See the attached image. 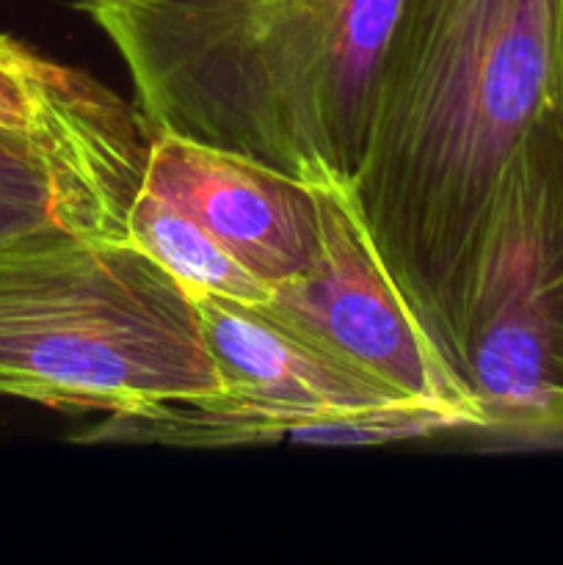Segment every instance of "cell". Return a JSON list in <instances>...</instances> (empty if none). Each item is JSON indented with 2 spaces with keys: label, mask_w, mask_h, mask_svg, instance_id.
Returning a JSON list of instances; mask_svg holds the SVG:
<instances>
[{
  "label": "cell",
  "mask_w": 563,
  "mask_h": 565,
  "mask_svg": "<svg viewBox=\"0 0 563 565\" xmlns=\"http://www.w3.org/2000/svg\"><path fill=\"white\" fill-rule=\"evenodd\" d=\"M552 42L555 0H401L386 39L353 191L381 259L453 364L502 182L550 130Z\"/></svg>",
  "instance_id": "obj_1"
},
{
  "label": "cell",
  "mask_w": 563,
  "mask_h": 565,
  "mask_svg": "<svg viewBox=\"0 0 563 565\" xmlns=\"http://www.w3.org/2000/svg\"><path fill=\"white\" fill-rule=\"evenodd\" d=\"M155 130L353 180L401 0H77Z\"/></svg>",
  "instance_id": "obj_2"
},
{
  "label": "cell",
  "mask_w": 563,
  "mask_h": 565,
  "mask_svg": "<svg viewBox=\"0 0 563 565\" xmlns=\"http://www.w3.org/2000/svg\"><path fill=\"white\" fill-rule=\"evenodd\" d=\"M215 392L193 298L127 235L0 243V397L114 417Z\"/></svg>",
  "instance_id": "obj_3"
},
{
  "label": "cell",
  "mask_w": 563,
  "mask_h": 565,
  "mask_svg": "<svg viewBox=\"0 0 563 565\" xmlns=\"http://www.w3.org/2000/svg\"><path fill=\"white\" fill-rule=\"evenodd\" d=\"M193 307L221 392L114 414L83 439L174 447L384 445L458 430L450 417L368 379L259 307L208 296L193 298Z\"/></svg>",
  "instance_id": "obj_4"
},
{
  "label": "cell",
  "mask_w": 563,
  "mask_h": 565,
  "mask_svg": "<svg viewBox=\"0 0 563 565\" xmlns=\"http://www.w3.org/2000/svg\"><path fill=\"white\" fill-rule=\"evenodd\" d=\"M456 364L486 430L563 441V158L552 130L502 182L464 287Z\"/></svg>",
  "instance_id": "obj_5"
},
{
  "label": "cell",
  "mask_w": 563,
  "mask_h": 565,
  "mask_svg": "<svg viewBox=\"0 0 563 565\" xmlns=\"http://www.w3.org/2000/svg\"><path fill=\"white\" fill-rule=\"evenodd\" d=\"M318 199V248L282 281L263 312L406 401L486 430L472 390L428 320L403 296L359 210L353 180L309 182Z\"/></svg>",
  "instance_id": "obj_6"
},
{
  "label": "cell",
  "mask_w": 563,
  "mask_h": 565,
  "mask_svg": "<svg viewBox=\"0 0 563 565\" xmlns=\"http://www.w3.org/2000/svg\"><path fill=\"white\" fill-rule=\"evenodd\" d=\"M141 185L193 215L270 290L312 263L320 218L309 182L246 154L155 130Z\"/></svg>",
  "instance_id": "obj_7"
},
{
  "label": "cell",
  "mask_w": 563,
  "mask_h": 565,
  "mask_svg": "<svg viewBox=\"0 0 563 565\" xmlns=\"http://www.w3.org/2000/svg\"><path fill=\"white\" fill-rule=\"evenodd\" d=\"M149 152L0 130V243L47 230L125 235Z\"/></svg>",
  "instance_id": "obj_8"
},
{
  "label": "cell",
  "mask_w": 563,
  "mask_h": 565,
  "mask_svg": "<svg viewBox=\"0 0 563 565\" xmlns=\"http://www.w3.org/2000/svg\"><path fill=\"white\" fill-rule=\"evenodd\" d=\"M0 130L149 152L155 127L114 88L0 33Z\"/></svg>",
  "instance_id": "obj_9"
},
{
  "label": "cell",
  "mask_w": 563,
  "mask_h": 565,
  "mask_svg": "<svg viewBox=\"0 0 563 565\" xmlns=\"http://www.w3.org/2000/svg\"><path fill=\"white\" fill-rule=\"evenodd\" d=\"M125 235L191 298H224L248 307H259L270 298V287L224 243L215 241L193 215L149 188H138L127 210Z\"/></svg>",
  "instance_id": "obj_10"
},
{
  "label": "cell",
  "mask_w": 563,
  "mask_h": 565,
  "mask_svg": "<svg viewBox=\"0 0 563 565\" xmlns=\"http://www.w3.org/2000/svg\"><path fill=\"white\" fill-rule=\"evenodd\" d=\"M550 130L563 158V0H555V42H552V110Z\"/></svg>",
  "instance_id": "obj_11"
}]
</instances>
